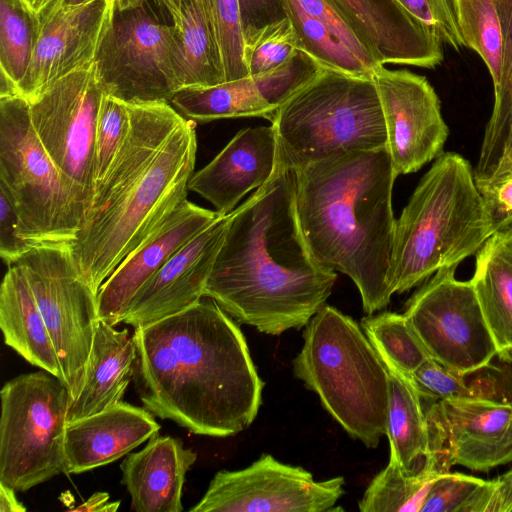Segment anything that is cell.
I'll return each instance as SVG.
<instances>
[{"mask_svg": "<svg viewBox=\"0 0 512 512\" xmlns=\"http://www.w3.org/2000/svg\"><path fill=\"white\" fill-rule=\"evenodd\" d=\"M297 50V37L288 17L266 27L245 50L250 77L277 68L288 61Z\"/></svg>", "mask_w": 512, "mask_h": 512, "instance_id": "f35d334b", "label": "cell"}, {"mask_svg": "<svg viewBox=\"0 0 512 512\" xmlns=\"http://www.w3.org/2000/svg\"><path fill=\"white\" fill-rule=\"evenodd\" d=\"M221 216L187 199L126 256L97 293L98 319L116 326L143 285L180 247Z\"/></svg>", "mask_w": 512, "mask_h": 512, "instance_id": "d6986e66", "label": "cell"}, {"mask_svg": "<svg viewBox=\"0 0 512 512\" xmlns=\"http://www.w3.org/2000/svg\"><path fill=\"white\" fill-rule=\"evenodd\" d=\"M503 37V67L500 86L487 122L474 175L478 184L494 175L504 149L512 112V0H494Z\"/></svg>", "mask_w": 512, "mask_h": 512, "instance_id": "4dcf8cb0", "label": "cell"}, {"mask_svg": "<svg viewBox=\"0 0 512 512\" xmlns=\"http://www.w3.org/2000/svg\"><path fill=\"white\" fill-rule=\"evenodd\" d=\"M271 125L276 154L270 178L336 155L386 147L372 76L323 68L277 109Z\"/></svg>", "mask_w": 512, "mask_h": 512, "instance_id": "52a82bcc", "label": "cell"}, {"mask_svg": "<svg viewBox=\"0 0 512 512\" xmlns=\"http://www.w3.org/2000/svg\"><path fill=\"white\" fill-rule=\"evenodd\" d=\"M116 9L117 0H92L38 13L40 35L18 85L20 95L29 101L59 78L93 63Z\"/></svg>", "mask_w": 512, "mask_h": 512, "instance_id": "e0dca14e", "label": "cell"}, {"mask_svg": "<svg viewBox=\"0 0 512 512\" xmlns=\"http://www.w3.org/2000/svg\"><path fill=\"white\" fill-rule=\"evenodd\" d=\"M148 409L119 401L95 414L67 423L64 435L66 475L108 465L159 433Z\"/></svg>", "mask_w": 512, "mask_h": 512, "instance_id": "7402d4cb", "label": "cell"}, {"mask_svg": "<svg viewBox=\"0 0 512 512\" xmlns=\"http://www.w3.org/2000/svg\"><path fill=\"white\" fill-rule=\"evenodd\" d=\"M483 479L446 472L432 483L420 512H462Z\"/></svg>", "mask_w": 512, "mask_h": 512, "instance_id": "ab89813d", "label": "cell"}, {"mask_svg": "<svg viewBox=\"0 0 512 512\" xmlns=\"http://www.w3.org/2000/svg\"><path fill=\"white\" fill-rule=\"evenodd\" d=\"M0 328L4 342L30 364L58 379V357L42 313L22 269L13 264L0 289Z\"/></svg>", "mask_w": 512, "mask_h": 512, "instance_id": "484cf974", "label": "cell"}, {"mask_svg": "<svg viewBox=\"0 0 512 512\" xmlns=\"http://www.w3.org/2000/svg\"><path fill=\"white\" fill-rule=\"evenodd\" d=\"M245 50L268 26L287 18L284 0H238Z\"/></svg>", "mask_w": 512, "mask_h": 512, "instance_id": "b9f144b4", "label": "cell"}, {"mask_svg": "<svg viewBox=\"0 0 512 512\" xmlns=\"http://www.w3.org/2000/svg\"><path fill=\"white\" fill-rule=\"evenodd\" d=\"M70 245H34L15 265L25 274L42 313L57 353L59 380L71 403L80 392L99 319L97 295L80 277Z\"/></svg>", "mask_w": 512, "mask_h": 512, "instance_id": "30bf717a", "label": "cell"}, {"mask_svg": "<svg viewBox=\"0 0 512 512\" xmlns=\"http://www.w3.org/2000/svg\"><path fill=\"white\" fill-rule=\"evenodd\" d=\"M275 154L272 125L242 129L206 166L193 173L188 190L210 202L221 215L229 214L248 192L269 180Z\"/></svg>", "mask_w": 512, "mask_h": 512, "instance_id": "44dd1931", "label": "cell"}, {"mask_svg": "<svg viewBox=\"0 0 512 512\" xmlns=\"http://www.w3.org/2000/svg\"><path fill=\"white\" fill-rule=\"evenodd\" d=\"M119 506V501H109L108 493L96 492L92 494L85 502L77 507L72 508L71 510L84 512H115L118 510Z\"/></svg>", "mask_w": 512, "mask_h": 512, "instance_id": "bcb514c9", "label": "cell"}, {"mask_svg": "<svg viewBox=\"0 0 512 512\" xmlns=\"http://www.w3.org/2000/svg\"><path fill=\"white\" fill-rule=\"evenodd\" d=\"M343 476L317 481L300 466L262 454L240 470H220L190 512H326L345 493Z\"/></svg>", "mask_w": 512, "mask_h": 512, "instance_id": "5bb4252c", "label": "cell"}, {"mask_svg": "<svg viewBox=\"0 0 512 512\" xmlns=\"http://www.w3.org/2000/svg\"><path fill=\"white\" fill-rule=\"evenodd\" d=\"M511 164H512V112H511V116H510V120H509V124H508L507 136H506L505 145H504L500 163H499L493 177L488 182L505 174L506 171L511 166ZM488 182H486V183H488Z\"/></svg>", "mask_w": 512, "mask_h": 512, "instance_id": "c3c4849f", "label": "cell"}, {"mask_svg": "<svg viewBox=\"0 0 512 512\" xmlns=\"http://www.w3.org/2000/svg\"><path fill=\"white\" fill-rule=\"evenodd\" d=\"M495 231L469 161L456 152H442L396 220L389 292H406L438 270L457 267Z\"/></svg>", "mask_w": 512, "mask_h": 512, "instance_id": "5b68a950", "label": "cell"}, {"mask_svg": "<svg viewBox=\"0 0 512 512\" xmlns=\"http://www.w3.org/2000/svg\"><path fill=\"white\" fill-rule=\"evenodd\" d=\"M39 35V16L25 0H0V71L17 86L27 72Z\"/></svg>", "mask_w": 512, "mask_h": 512, "instance_id": "836d02e7", "label": "cell"}, {"mask_svg": "<svg viewBox=\"0 0 512 512\" xmlns=\"http://www.w3.org/2000/svg\"><path fill=\"white\" fill-rule=\"evenodd\" d=\"M231 213L180 247L143 285L131 301L122 323L134 328L176 314L204 297V290L224 240Z\"/></svg>", "mask_w": 512, "mask_h": 512, "instance_id": "ac0fdd59", "label": "cell"}, {"mask_svg": "<svg viewBox=\"0 0 512 512\" xmlns=\"http://www.w3.org/2000/svg\"><path fill=\"white\" fill-rule=\"evenodd\" d=\"M323 68L316 60L298 49L282 65L252 78L262 97L277 111L290 96L313 79Z\"/></svg>", "mask_w": 512, "mask_h": 512, "instance_id": "74e56055", "label": "cell"}, {"mask_svg": "<svg viewBox=\"0 0 512 512\" xmlns=\"http://www.w3.org/2000/svg\"><path fill=\"white\" fill-rule=\"evenodd\" d=\"M360 325L383 363L404 375L411 377L431 358L404 314H370Z\"/></svg>", "mask_w": 512, "mask_h": 512, "instance_id": "1f68e13d", "label": "cell"}, {"mask_svg": "<svg viewBox=\"0 0 512 512\" xmlns=\"http://www.w3.org/2000/svg\"><path fill=\"white\" fill-rule=\"evenodd\" d=\"M222 58L225 81L250 77L238 0H206Z\"/></svg>", "mask_w": 512, "mask_h": 512, "instance_id": "e575fe53", "label": "cell"}, {"mask_svg": "<svg viewBox=\"0 0 512 512\" xmlns=\"http://www.w3.org/2000/svg\"><path fill=\"white\" fill-rule=\"evenodd\" d=\"M170 103L182 115L199 122L240 117H262L271 122L276 112L252 77L214 86L182 87Z\"/></svg>", "mask_w": 512, "mask_h": 512, "instance_id": "f1b7e54d", "label": "cell"}, {"mask_svg": "<svg viewBox=\"0 0 512 512\" xmlns=\"http://www.w3.org/2000/svg\"><path fill=\"white\" fill-rule=\"evenodd\" d=\"M444 472L427 455L421 466L406 470L389 459L372 479L358 503L361 512H420L434 480Z\"/></svg>", "mask_w": 512, "mask_h": 512, "instance_id": "f546056e", "label": "cell"}, {"mask_svg": "<svg viewBox=\"0 0 512 512\" xmlns=\"http://www.w3.org/2000/svg\"><path fill=\"white\" fill-rule=\"evenodd\" d=\"M132 337L135 389L155 416L211 437L253 423L264 382L239 324L213 299L134 328Z\"/></svg>", "mask_w": 512, "mask_h": 512, "instance_id": "6da1fadb", "label": "cell"}, {"mask_svg": "<svg viewBox=\"0 0 512 512\" xmlns=\"http://www.w3.org/2000/svg\"><path fill=\"white\" fill-rule=\"evenodd\" d=\"M508 173H512V164H511V166L509 167V169L506 171V173H505V174H503L502 176H504V175H506V174H508ZM500 177H501V176H500ZM498 178H499V177H498ZM496 179H497V178H496ZM494 180H495V179H494Z\"/></svg>", "mask_w": 512, "mask_h": 512, "instance_id": "f5cc1de1", "label": "cell"}, {"mask_svg": "<svg viewBox=\"0 0 512 512\" xmlns=\"http://www.w3.org/2000/svg\"><path fill=\"white\" fill-rule=\"evenodd\" d=\"M90 1H92V0H63L61 5L72 7V6L82 5V4L88 3Z\"/></svg>", "mask_w": 512, "mask_h": 512, "instance_id": "816d5d0a", "label": "cell"}, {"mask_svg": "<svg viewBox=\"0 0 512 512\" xmlns=\"http://www.w3.org/2000/svg\"><path fill=\"white\" fill-rule=\"evenodd\" d=\"M430 451L440 468L488 471L512 461V397L449 398L425 409Z\"/></svg>", "mask_w": 512, "mask_h": 512, "instance_id": "9a60e30c", "label": "cell"}, {"mask_svg": "<svg viewBox=\"0 0 512 512\" xmlns=\"http://www.w3.org/2000/svg\"><path fill=\"white\" fill-rule=\"evenodd\" d=\"M511 511L512 469L493 480H484L471 496L462 512Z\"/></svg>", "mask_w": 512, "mask_h": 512, "instance_id": "ee69618b", "label": "cell"}, {"mask_svg": "<svg viewBox=\"0 0 512 512\" xmlns=\"http://www.w3.org/2000/svg\"><path fill=\"white\" fill-rule=\"evenodd\" d=\"M14 489L0 483V511L25 512L26 507L17 499Z\"/></svg>", "mask_w": 512, "mask_h": 512, "instance_id": "7dc6e473", "label": "cell"}, {"mask_svg": "<svg viewBox=\"0 0 512 512\" xmlns=\"http://www.w3.org/2000/svg\"><path fill=\"white\" fill-rule=\"evenodd\" d=\"M144 2L145 0H117V10L125 11L129 9L142 7L144 5Z\"/></svg>", "mask_w": 512, "mask_h": 512, "instance_id": "f907efd6", "label": "cell"}, {"mask_svg": "<svg viewBox=\"0 0 512 512\" xmlns=\"http://www.w3.org/2000/svg\"><path fill=\"white\" fill-rule=\"evenodd\" d=\"M0 186L19 218V232L32 245L71 244L85 210L44 148L30 117L29 101L0 97Z\"/></svg>", "mask_w": 512, "mask_h": 512, "instance_id": "ba28073f", "label": "cell"}, {"mask_svg": "<svg viewBox=\"0 0 512 512\" xmlns=\"http://www.w3.org/2000/svg\"><path fill=\"white\" fill-rule=\"evenodd\" d=\"M372 79L382 106L394 173L398 177L416 172L443 152L449 135L438 95L426 77L408 70L381 65Z\"/></svg>", "mask_w": 512, "mask_h": 512, "instance_id": "2e32d148", "label": "cell"}, {"mask_svg": "<svg viewBox=\"0 0 512 512\" xmlns=\"http://www.w3.org/2000/svg\"><path fill=\"white\" fill-rule=\"evenodd\" d=\"M32 246L19 232L17 211L4 188L0 186V255L9 267L15 264Z\"/></svg>", "mask_w": 512, "mask_h": 512, "instance_id": "7bdbcfd3", "label": "cell"}, {"mask_svg": "<svg viewBox=\"0 0 512 512\" xmlns=\"http://www.w3.org/2000/svg\"><path fill=\"white\" fill-rule=\"evenodd\" d=\"M456 267L438 270L406 303L403 313L432 359L469 375L489 365L497 347L471 281Z\"/></svg>", "mask_w": 512, "mask_h": 512, "instance_id": "7c38bea8", "label": "cell"}, {"mask_svg": "<svg viewBox=\"0 0 512 512\" xmlns=\"http://www.w3.org/2000/svg\"><path fill=\"white\" fill-rule=\"evenodd\" d=\"M412 15L422 21L442 43L455 50L464 44L460 36L451 0H398Z\"/></svg>", "mask_w": 512, "mask_h": 512, "instance_id": "60d3db41", "label": "cell"}, {"mask_svg": "<svg viewBox=\"0 0 512 512\" xmlns=\"http://www.w3.org/2000/svg\"><path fill=\"white\" fill-rule=\"evenodd\" d=\"M381 64L434 68L442 42L398 0H331Z\"/></svg>", "mask_w": 512, "mask_h": 512, "instance_id": "ffe728a7", "label": "cell"}, {"mask_svg": "<svg viewBox=\"0 0 512 512\" xmlns=\"http://www.w3.org/2000/svg\"><path fill=\"white\" fill-rule=\"evenodd\" d=\"M497 355L512 361V232L496 231L476 253L470 279Z\"/></svg>", "mask_w": 512, "mask_h": 512, "instance_id": "4316f807", "label": "cell"}, {"mask_svg": "<svg viewBox=\"0 0 512 512\" xmlns=\"http://www.w3.org/2000/svg\"><path fill=\"white\" fill-rule=\"evenodd\" d=\"M467 375L455 373L430 358L411 376L421 398L430 403L449 398H493L488 388V377L472 384Z\"/></svg>", "mask_w": 512, "mask_h": 512, "instance_id": "8d00e7d4", "label": "cell"}, {"mask_svg": "<svg viewBox=\"0 0 512 512\" xmlns=\"http://www.w3.org/2000/svg\"><path fill=\"white\" fill-rule=\"evenodd\" d=\"M137 349L128 329L99 320L78 397L69 404L67 423L121 401L134 379Z\"/></svg>", "mask_w": 512, "mask_h": 512, "instance_id": "cb8c5ba5", "label": "cell"}, {"mask_svg": "<svg viewBox=\"0 0 512 512\" xmlns=\"http://www.w3.org/2000/svg\"><path fill=\"white\" fill-rule=\"evenodd\" d=\"M103 94L93 62L29 100L36 134L85 213L95 190V136Z\"/></svg>", "mask_w": 512, "mask_h": 512, "instance_id": "8fae6325", "label": "cell"}, {"mask_svg": "<svg viewBox=\"0 0 512 512\" xmlns=\"http://www.w3.org/2000/svg\"><path fill=\"white\" fill-rule=\"evenodd\" d=\"M63 0H27L29 7L36 13H40L43 10L59 6Z\"/></svg>", "mask_w": 512, "mask_h": 512, "instance_id": "681fc988", "label": "cell"}, {"mask_svg": "<svg viewBox=\"0 0 512 512\" xmlns=\"http://www.w3.org/2000/svg\"><path fill=\"white\" fill-rule=\"evenodd\" d=\"M130 124L128 104L103 94L95 136V188L104 179L116 158L128 135Z\"/></svg>", "mask_w": 512, "mask_h": 512, "instance_id": "d590c367", "label": "cell"}, {"mask_svg": "<svg viewBox=\"0 0 512 512\" xmlns=\"http://www.w3.org/2000/svg\"><path fill=\"white\" fill-rule=\"evenodd\" d=\"M0 395V483L25 492L66 474L67 388L44 370L11 379Z\"/></svg>", "mask_w": 512, "mask_h": 512, "instance_id": "9c48e42d", "label": "cell"}, {"mask_svg": "<svg viewBox=\"0 0 512 512\" xmlns=\"http://www.w3.org/2000/svg\"><path fill=\"white\" fill-rule=\"evenodd\" d=\"M336 278L304 236L290 171L270 178L231 212L204 296L238 324L278 336L305 327Z\"/></svg>", "mask_w": 512, "mask_h": 512, "instance_id": "7a4b0ae2", "label": "cell"}, {"mask_svg": "<svg viewBox=\"0 0 512 512\" xmlns=\"http://www.w3.org/2000/svg\"><path fill=\"white\" fill-rule=\"evenodd\" d=\"M128 106V135L70 245L80 277L96 295L123 259L186 200L194 173V120L169 102Z\"/></svg>", "mask_w": 512, "mask_h": 512, "instance_id": "3957f363", "label": "cell"}, {"mask_svg": "<svg viewBox=\"0 0 512 512\" xmlns=\"http://www.w3.org/2000/svg\"><path fill=\"white\" fill-rule=\"evenodd\" d=\"M197 454L180 438L154 434L143 449L122 461L121 483L136 512H181L182 492L188 470Z\"/></svg>", "mask_w": 512, "mask_h": 512, "instance_id": "603a6c76", "label": "cell"}, {"mask_svg": "<svg viewBox=\"0 0 512 512\" xmlns=\"http://www.w3.org/2000/svg\"><path fill=\"white\" fill-rule=\"evenodd\" d=\"M478 187L496 231L512 232V173Z\"/></svg>", "mask_w": 512, "mask_h": 512, "instance_id": "f6af8a7d", "label": "cell"}, {"mask_svg": "<svg viewBox=\"0 0 512 512\" xmlns=\"http://www.w3.org/2000/svg\"><path fill=\"white\" fill-rule=\"evenodd\" d=\"M294 175L299 221L315 257L351 278L368 315L384 309L392 296L386 280L397 178L387 148L336 155Z\"/></svg>", "mask_w": 512, "mask_h": 512, "instance_id": "277c9868", "label": "cell"}, {"mask_svg": "<svg viewBox=\"0 0 512 512\" xmlns=\"http://www.w3.org/2000/svg\"><path fill=\"white\" fill-rule=\"evenodd\" d=\"M293 374L354 439L376 448L386 435L389 375L361 325L324 305L308 322Z\"/></svg>", "mask_w": 512, "mask_h": 512, "instance_id": "8992f818", "label": "cell"}, {"mask_svg": "<svg viewBox=\"0 0 512 512\" xmlns=\"http://www.w3.org/2000/svg\"><path fill=\"white\" fill-rule=\"evenodd\" d=\"M27 2V0H25Z\"/></svg>", "mask_w": 512, "mask_h": 512, "instance_id": "db71d44e", "label": "cell"}, {"mask_svg": "<svg viewBox=\"0 0 512 512\" xmlns=\"http://www.w3.org/2000/svg\"><path fill=\"white\" fill-rule=\"evenodd\" d=\"M171 25L144 8L116 9L95 58L103 93L125 103L169 102L180 89L170 49Z\"/></svg>", "mask_w": 512, "mask_h": 512, "instance_id": "4fadbf2b", "label": "cell"}, {"mask_svg": "<svg viewBox=\"0 0 512 512\" xmlns=\"http://www.w3.org/2000/svg\"><path fill=\"white\" fill-rule=\"evenodd\" d=\"M451 4L464 46L482 58L497 91L502 77L503 37L494 0H451Z\"/></svg>", "mask_w": 512, "mask_h": 512, "instance_id": "d6a6232c", "label": "cell"}, {"mask_svg": "<svg viewBox=\"0 0 512 512\" xmlns=\"http://www.w3.org/2000/svg\"><path fill=\"white\" fill-rule=\"evenodd\" d=\"M172 25L170 49L180 88L225 81L215 30L206 0H160Z\"/></svg>", "mask_w": 512, "mask_h": 512, "instance_id": "d4e9b609", "label": "cell"}, {"mask_svg": "<svg viewBox=\"0 0 512 512\" xmlns=\"http://www.w3.org/2000/svg\"><path fill=\"white\" fill-rule=\"evenodd\" d=\"M389 400L386 435L390 458L406 470L419 468L430 451V436L422 398L411 377L386 365Z\"/></svg>", "mask_w": 512, "mask_h": 512, "instance_id": "83f0119b", "label": "cell"}]
</instances>
